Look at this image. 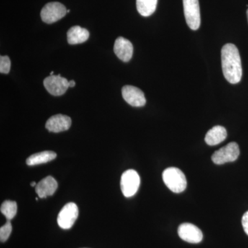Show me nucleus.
<instances>
[{"mask_svg": "<svg viewBox=\"0 0 248 248\" xmlns=\"http://www.w3.org/2000/svg\"><path fill=\"white\" fill-rule=\"evenodd\" d=\"M221 63L223 76L231 84L240 82L242 78V66L237 47L227 44L221 49Z\"/></svg>", "mask_w": 248, "mask_h": 248, "instance_id": "f257e3e1", "label": "nucleus"}, {"mask_svg": "<svg viewBox=\"0 0 248 248\" xmlns=\"http://www.w3.org/2000/svg\"><path fill=\"white\" fill-rule=\"evenodd\" d=\"M163 180L166 186L174 193H181L187 187L185 174L177 168L171 167L163 172Z\"/></svg>", "mask_w": 248, "mask_h": 248, "instance_id": "f03ea898", "label": "nucleus"}, {"mask_svg": "<svg viewBox=\"0 0 248 248\" xmlns=\"http://www.w3.org/2000/svg\"><path fill=\"white\" fill-rule=\"evenodd\" d=\"M186 22L190 29L197 31L201 25V14L199 0H183Z\"/></svg>", "mask_w": 248, "mask_h": 248, "instance_id": "7ed1b4c3", "label": "nucleus"}, {"mask_svg": "<svg viewBox=\"0 0 248 248\" xmlns=\"http://www.w3.org/2000/svg\"><path fill=\"white\" fill-rule=\"evenodd\" d=\"M140 177L137 171L128 170L121 178V190L125 197H131L138 192L140 186Z\"/></svg>", "mask_w": 248, "mask_h": 248, "instance_id": "20e7f679", "label": "nucleus"}, {"mask_svg": "<svg viewBox=\"0 0 248 248\" xmlns=\"http://www.w3.org/2000/svg\"><path fill=\"white\" fill-rule=\"evenodd\" d=\"M239 145L235 142H231L221 149L215 152L212 156V160L215 164H224L236 161L239 157Z\"/></svg>", "mask_w": 248, "mask_h": 248, "instance_id": "39448f33", "label": "nucleus"}, {"mask_svg": "<svg viewBox=\"0 0 248 248\" xmlns=\"http://www.w3.org/2000/svg\"><path fill=\"white\" fill-rule=\"evenodd\" d=\"M66 14V6L60 2H50L41 11V18L46 24H53L65 17Z\"/></svg>", "mask_w": 248, "mask_h": 248, "instance_id": "423d86ee", "label": "nucleus"}, {"mask_svg": "<svg viewBox=\"0 0 248 248\" xmlns=\"http://www.w3.org/2000/svg\"><path fill=\"white\" fill-rule=\"evenodd\" d=\"M78 215H79V210H78V205L76 203H68L66 204L58 215V223L59 226L62 229H70L76 223Z\"/></svg>", "mask_w": 248, "mask_h": 248, "instance_id": "0eeeda50", "label": "nucleus"}, {"mask_svg": "<svg viewBox=\"0 0 248 248\" xmlns=\"http://www.w3.org/2000/svg\"><path fill=\"white\" fill-rule=\"evenodd\" d=\"M44 86L50 94L60 96L64 94L69 88V81L61 75L50 76L44 80Z\"/></svg>", "mask_w": 248, "mask_h": 248, "instance_id": "6e6552de", "label": "nucleus"}, {"mask_svg": "<svg viewBox=\"0 0 248 248\" xmlns=\"http://www.w3.org/2000/svg\"><path fill=\"white\" fill-rule=\"evenodd\" d=\"M178 234L184 241L190 244H199L203 240V233L198 228L192 223H185L179 226Z\"/></svg>", "mask_w": 248, "mask_h": 248, "instance_id": "1a4fd4ad", "label": "nucleus"}, {"mask_svg": "<svg viewBox=\"0 0 248 248\" xmlns=\"http://www.w3.org/2000/svg\"><path fill=\"white\" fill-rule=\"evenodd\" d=\"M122 96L124 100L134 107H142L146 104L144 93L138 87L125 86L122 88Z\"/></svg>", "mask_w": 248, "mask_h": 248, "instance_id": "9d476101", "label": "nucleus"}, {"mask_svg": "<svg viewBox=\"0 0 248 248\" xmlns=\"http://www.w3.org/2000/svg\"><path fill=\"white\" fill-rule=\"evenodd\" d=\"M71 123V119L68 116L59 114L48 119L46 123V128L52 133H60L68 130Z\"/></svg>", "mask_w": 248, "mask_h": 248, "instance_id": "9b49d317", "label": "nucleus"}, {"mask_svg": "<svg viewBox=\"0 0 248 248\" xmlns=\"http://www.w3.org/2000/svg\"><path fill=\"white\" fill-rule=\"evenodd\" d=\"M114 52L122 61L128 62L133 57V46L127 39L120 37L115 40Z\"/></svg>", "mask_w": 248, "mask_h": 248, "instance_id": "f8f14e48", "label": "nucleus"}, {"mask_svg": "<svg viewBox=\"0 0 248 248\" xmlns=\"http://www.w3.org/2000/svg\"><path fill=\"white\" fill-rule=\"evenodd\" d=\"M58 187L57 181L51 176H48L37 184L35 186V192L39 197L44 199L48 196L53 195Z\"/></svg>", "mask_w": 248, "mask_h": 248, "instance_id": "ddd939ff", "label": "nucleus"}, {"mask_svg": "<svg viewBox=\"0 0 248 248\" xmlns=\"http://www.w3.org/2000/svg\"><path fill=\"white\" fill-rule=\"evenodd\" d=\"M90 33L87 29L75 26L67 32V40L69 45H79L89 40Z\"/></svg>", "mask_w": 248, "mask_h": 248, "instance_id": "4468645a", "label": "nucleus"}, {"mask_svg": "<svg viewBox=\"0 0 248 248\" xmlns=\"http://www.w3.org/2000/svg\"><path fill=\"white\" fill-rule=\"evenodd\" d=\"M227 130L224 127L216 125L208 130L205 137V141L209 146H216L226 140Z\"/></svg>", "mask_w": 248, "mask_h": 248, "instance_id": "2eb2a0df", "label": "nucleus"}, {"mask_svg": "<svg viewBox=\"0 0 248 248\" xmlns=\"http://www.w3.org/2000/svg\"><path fill=\"white\" fill-rule=\"evenodd\" d=\"M57 154L53 151H43L31 155L27 159L28 166H36L46 164L49 161H53L56 158Z\"/></svg>", "mask_w": 248, "mask_h": 248, "instance_id": "dca6fc26", "label": "nucleus"}, {"mask_svg": "<svg viewBox=\"0 0 248 248\" xmlns=\"http://www.w3.org/2000/svg\"><path fill=\"white\" fill-rule=\"evenodd\" d=\"M158 0H137L139 14L143 17H149L156 11Z\"/></svg>", "mask_w": 248, "mask_h": 248, "instance_id": "f3484780", "label": "nucleus"}, {"mask_svg": "<svg viewBox=\"0 0 248 248\" xmlns=\"http://www.w3.org/2000/svg\"><path fill=\"white\" fill-rule=\"evenodd\" d=\"M0 210H1V213L6 217L7 220L11 221L16 217V213H17V203L13 201H5L4 203L1 204Z\"/></svg>", "mask_w": 248, "mask_h": 248, "instance_id": "a211bd4d", "label": "nucleus"}, {"mask_svg": "<svg viewBox=\"0 0 248 248\" xmlns=\"http://www.w3.org/2000/svg\"><path fill=\"white\" fill-rule=\"evenodd\" d=\"M12 232V225L9 220L6 222V224L0 228V240L1 242H5L9 239L10 234Z\"/></svg>", "mask_w": 248, "mask_h": 248, "instance_id": "6ab92c4d", "label": "nucleus"}, {"mask_svg": "<svg viewBox=\"0 0 248 248\" xmlns=\"http://www.w3.org/2000/svg\"><path fill=\"white\" fill-rule=\"evenodd\" d=\"M11 69V60L9 57H0V73L3 74H8Z\"/></svg>", "mask_w": 248, "mask_h": 248, "instance_id": "aec40b11", "label": "nucleus"}, {"mask_svg": "<svg viewBox=\"0 0 248 248\" xmlns=\"http://www.w3.org/2000/svg\"><path fill=\"white\" fill-rule=\"evenodd\" d=\"M242 226L244 228L245 232L248 236V211L244 214L242 218Z\"/></svg>", "mask_w": 248, "mask_h": 248, "instance_id": "412c9836", "label": "nucleus"}, {"mask_svg": "<svg viewBox=\"0 0 248 248\" xmlns=\"http://www.w3.org/2000/svg\"><path fill=\"white\" fill-rule=\"evenodd\" d=\"M76 81L74 80H71V81H69V87L73 88L76 86Z\"/></svg>", "mask_w": 248, "mask_h": 248, "instance_id": "4be33fe9", "label": "nucleus"}, {"mask_svg": "<svg viewBox=\"0 0 248 248\" xmlns=\"http://www.w3.org/2000/svg\"><path fill=\"white\" fill-rule=\"evenodd\" d=\"M31 186H32V187H35L37 186V184H36V182H32L31 183Z\"/></svg>", "mask_w": 248, "mask_h": 248, "instance_id": "5701e85b", "label": "nucleus"}, {"mask_svg": "<svg viewBox=\"0 0 248 248\" xmlns=\"http://www.w3.org/2000/svg\"><path fill=\"white\" fill-rule=\"evenodd\" d=\"M53 74H54V72H51V73H50V76H53Z\"/></svg>", "mask_w": 248, "mask_h": 248, "instance_id": "b1692460", "label": "nucleus"}, {"mask_svg": "<svg viewBox=\"0 0 248 248\" xmlns=\"http://www.w3.org/2000/svg\"><path fill=\"white\" fill-rule=\"evenodd\" d=\"M68 13H70V10H67V14H68Z\"/></svg>", "mask_w": 248, "mask_h": 248, "instance_id": "393cba45", "label": "nucleus"}, {"mask_svg": "<svg viewBox=\"0 0 248 248\" xmlns=\"http://www.w3.org/2000/svg\"><path fill=\"white\" fill-rule=\"evenodd\" d=\"M247 17H248V11H247Z\"/></svg>", "mask_w": 248, "mask_h": 248, "instance_id": "a878e982", "label": "nucleus"}]
</instances>
